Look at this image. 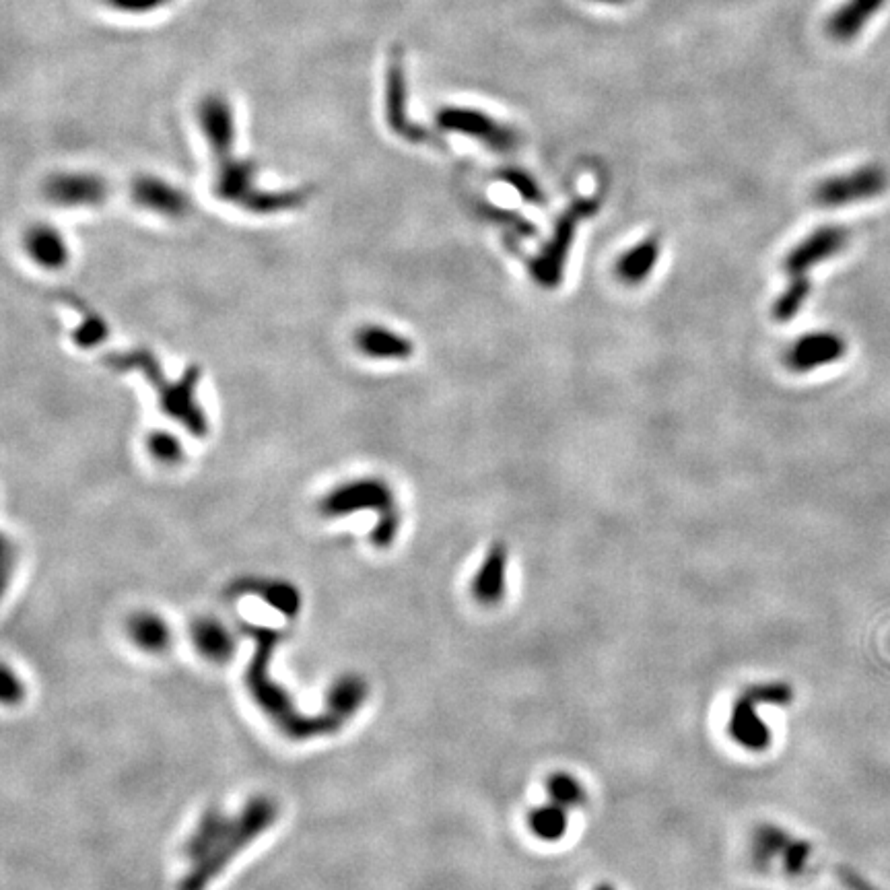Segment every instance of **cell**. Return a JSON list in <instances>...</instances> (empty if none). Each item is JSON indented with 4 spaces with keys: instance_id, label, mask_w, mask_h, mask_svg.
Here are the masks:
<instances>
[{
    "instance_id": "9a60e30c",
    "label": "cell",
    "mask_w": 890,
    "mask_h": 890,
    "mask_svg": "<svg viewBox=\"0 0 890 890\" xmlns=\"http://www.w3.org/2000/svg\"><path fill=\"white\" fill-rule=\"evenodd\" d=\"M258 174L260 167L256 161L233 155L215 165L211 192L217 200L239 209V204L258 188Z\"/></svg>"
},
{
    "instance_id": "4dcf8cb0",
    "label": "cell",
    "mask_w": 890,
    "mask_h": 890,
    "mask_svg": "<svg viewBox=\"0 0 890 890\" xmlns=\"http://www.w3.org/2000/svg\"><path fill=\"white\" fill-rule=\"evenodd\" d=\"M104 3L122 15H151L167 7L171 0H104Z\"/></svg>"
},
{
    "instance_id": "1f68e13d",
    "label": "cell",
    "mask_w": 890,
    "mask_h": 890,
    "mask_svg": "<svg viewBox=\"0 0 890 890\" xmlns=\"http://www.w3.org/2000/svg\"><path fill=\"white\" fill-rule=\"evenodd\" d=\"M272 606H277L285 612H295L299 608V594L287 586V584H272L262 594Z\"/></svg>"
},
{
    "instance_id": "f546056e",
    "label": "cell",
    "mask_w": 890,
    "mask_h": 890,
    "mask_svg": "<svg viewBox=\"0 0 890 890\" xmlns=\"http://www.w3.org/2000/svg\"><path fill=\"white\" fill-rule=\"evenodd\" d=\"M499 178L507 186H511L513 190H516L526 202H530V204H544L546 202V196L542 194L540 186L536 184V180L528 174V171L518 169V167H507V169L499 171Z\"/></svg>"
},
{
    "instance_id": "44dd1931",
    "label": "cell",
    "mask_w": 890,
    "mask_h": 890,
    "mask_svg": "<svg viewBox=\"0 0 890 890\" xmlns=\"http://www.w3.org/2000/svg\"><path fill=\"white\" fill-rule=\"evenodd\" d=\"M662 254V246L658 242V237H647L643 242L635 244L629 252H625L619 260H616L614 272L619 277L621 283L635 287L641 285L652 270L656 268V262Z\"/></svg>"
},
{
    "instance_id": "7c38bea8",
    "label": "cell",
    "mask_w": 890,
    "mask_h": 890,
    "mask_svg": "<svg viewBox=\"0 0 890 890\" xmlns=\"http://www.w3.org/2000/svg\"><path fill=\"white\" fill-rule=\"evenodd\" d=\"M406 97L408 89H406L402 50L394 48L390 54L388 75H386V122L394 134L402 136L408 143H431L433 141L431 132L408 120Z\"/></svg>"
},
{
    "instance_id": "e0dca14e",
    "label": "cell",
    "mask_w": 890,
    "mask_h": 890,
    "mask_svg": "<svg viewBox=\"0 0 890 890\" xmlns=\"http://www.w3.org/2000/svg\"><path fill=\"white\" fill-rule=\"evenodd\" d=\"M56 299L77 312L79 322L71 330V342L81 351H95L101 345H106L112 330L110 322L104 318V314L97 312L95 307L85 301L81 295L73 291H60Z\"/></svg>"
},
{
    "instance_id": "cb8c5ba5",
    "label": "cell",
    "mask_w": 890,
    "mask_h": 890,
    "mask_svg": "<svg viewBox=\"0 0 890 890\" xmlns=\"http://www.w3.org/2000/svg\"><path fill=\"white\" fill-rule=\"evenodd\" d=\"M546 792H549L551 802L567 810L581 806L588 798L586 785L569 771H555L549 779H546Z\"/></svg>"
},
{
    "instance_id": "4fadbf2b",
    "label": "cell",
    "mask_w": 890,
    "mask_h": 890,
    "mask_svg": "<svg viewBox=\"0 0 890 890\" xmlns=\"http://www.w3.org/2000/svg\"><path fill=\"white\" fill-rule=\"evenodd\" d=\"M849 242V229L839 225H825L812 231L808 237L785 256L783 268L790 279L806 277V272L818 266L820 262L831 260L837 256Z\"/></svg>"
},
{
    "instance_id": "277c9868",
    "label": "cell",
    "mask_w": 890,
    "mask_h": 890,
    "mask_svg": "<svg viewBox=\"0 0 890 890\" xmlns=\"http://www.w3.org/2000/svg\"><path fill=\"white\" fill-rule=\"evenodd\" d=\"M598 207L600 204L596 198H581L575 200L561 215L549 244H546L544 250L530 262V275L540 287L557 289L563 283L565 262L573 246L577 225L584 219L592 217L598 211Z\"/></svg>"
},
{
    "instance_id": "f1b7e54d",
    "label": "cell",
    "mask_w": 890,
    "mask_h": 890,
    "mask_svg": "<svg viewBox=\"0 0 890 890\" xmlns=\"http://www.w3.org/2000/svg\"><path fill=\"white\" fill-rule=\"evenodd\" d=\"M748 699L755 701L757 705H790L794 701V689L787 682H763L752 684L750 689L744 691Z\"/></svg>"
},
{
    "instance_id": "9c48e42d",
    "label": "cell",
    "mask_w": 890,
    "mask_h": 890,
    "mask_svg": "<svg viewBox=\"0 0 890 890\" xmlns=\"http://www.w3.org/2000/svg\"><path fill=\"white\" fill-rule=\"evenodd\" d=\"M194 116L204 145H207L215 163L233 157L237 143V118L231 99L223 93L204 95L196 104Z\"/></svg>"
},
{
    "instance_id": "e575fe53",
    "label": "cell",
    "mask_w": 890,
    "mask_h": 890,
    "mask_svg": "<svg viewBox=\"0 0 890 890\" xmlns=\"http://www.w3.org/2000/svg\"><path fill=\"white\" fill-rule=\"evenodd\" d=\"M594 890H616L612 884H608V882H602V884H598Z\"/></svg>"
},
{
    "instance_id": "7402d4cb",
    "label": "cell",
    "mask_w": 890,
    "mask_h": 890,
    "mask_svg": "<svg viewBox=\"0 0 890 890\" xmlns=\"http://www.w3.org/2000/svg\"><path fill=\"white\" fill-rule=\"evenodd\" d=\"M143 450L155 466L165 468V470H174V468L184 466L186 458H188L186 445L180 439V435L169 431V429H159V427L145 433Z\"/></svg>"
},
{
    "instance_id": "4316f807",
    "label": "cell",
    "mask_w": 890,
    "mask_h": 890,
    "mask_svg": "<svg viewBox=\"0 0 890 890\" xmlns=\"http://www.w3.org/2000/svg\"><path fill=\"white\" fill-rule=\"evenodd\" d=\"M132 637L141 647L157 652V649H163L167 645L169 629L157 619V616L143 614L132 623Z\"/></svg>"
},
{
    "instance_id": "30bf717a",
    "label": "cell",
    "mask_w": 890,
    "mask_h": 890,
    "mask_svg": "<svg viewBox=\"0 0 890 890\" xmlns=\"http://www.w3.org/2000/svg\"><path fill=\"white\" fill-rule=\"evenodd\" d=\"M25 258L44 272H62L71 266L73 248L66 233L50 221H33L21 233Z\"/></svg>"
},
{
    "instance_id": "d6a6232c",
    "label": "cell",
    "mask_w": 890,
    "mask_h": 890,
    "mask_svg": "<svg viewBox=\"0 0 890 890\" xmlns=\"http://www.w3.org/2000/svg\"><path fill=\"white\" fill-rule=\"evenodd\" d=\"M21 697H23V689H21L19 680L9 670H5V680H3V699H5V703H17V701H21Z\"/></svg>"
},
{
    "instance_id": "603a6c76",
    "label": "cell",
    "mask_w": 890,
    "mask_h": 890,
    "mask_svg": "<svg viewBox=\"0 0 890 890\" xmlns=\"http://www.w3.org/2000/svg\"><path fill=\"white\" fill-rule=\"evenodd\" d=\"M528 827L540 841L557 843L559 839L565 837V833L569 829L567 808H563L555 802L542 804L530 812Z\"/></svg>"
},
{
    "instance_id": "5bb4252c",
    "label": "cell",
    "mask_w": 890,
    "mask_h": 890,
    "mask_svg": "<svg viewBox=\"0 0 890 890\" xmlns=\"http://www.w3.org/2000/svg\"><path fill=\"white\" fill-rule=\"evenodd\" d=\"M847 353V342L835 332H812L798 338L785 353V365L794 373H808L833 365Z\"/></svg>"
},
{
    "instance_id": "8fae6325",
    "label": "cell",
    "mask_w": 890,
    "mask_h": 890,
    "mask_svg": "<svg viewBox=\"0 0 890 890\" xmlns=\"http://www.w3.org/2000/svg\"><path fill=\"white\" fill-rule=\"evenodd\" d=\"M353 349L371 363H402L415 357V340L380 322L359 324L353 332Z\"/></svg>"
},
{
    "instance_id": "d6986e66",
    "label": "cell",
    "mask_w": 890,
    "mask_h": 890,
    "mask_svg": "<svg viewBox=\"0 0 890 890\" xmlns=\"http://www.w3.org/2000/svg\"><path fill=\"white\" fill-rule=\"evenodd\" d=\"M507 590V546L493 542L483 565L472 579V598L483 606H495L505 598Z\"/></svg>"
},
{
    "instance_id": "5b68a950",
    "label": "cell",
    "mask_w": 890,
    "mask_h": 890,
    "mask_svg": "<svg viewBox=\"0 0 890 890\" xmlns=\"http://www.w3.org/2000/svg\"><path fill=\"white\" fill-rule=\"evenodd\" d=\"M890 188V171L882 163H866L847 174L820 180L812 192L814 202L825 209L849 207L882 196Z\"/></svg>"
},
{
    "instance_id": "6da1fadb",
    "label": "cell",
    "mask_w": 890,
    "mask_h": 890,
    "mask_svg": "<svg viewBox=\"0 0 890 890\" xmlns=\"http://www.w3.org/2000/svg\"><path fill=\"white\" fill-rule=\"evenodd\" d=\"M101 363L114 373H139L153 388L161 415L184 427L188 435L204 439L211 433L207 408L200 402V384L204 378L202 365L192 363L184 369L180 378L171 380L167 378V373H163L159 357L147 347L112 351L104 355Z\"/></svg>"
},
{
    "instance_id": "83f0119b",
    "label": "cell",
    "mask_w": 890,
    "mask_h": 890,
    "mask_svg": "<svg viewBox=\"0 0 890 890\" xmlns=\"http://www.w3.org/2000/svg\"><path fill=\"white\" fill-rule=\"evenodd\" d=\"M363 699H365V684L357 678H345L336 684V689L330 695L332 713L340 717H349Z\"/></svg>"
},
{
    "instance_id": "52a82bcc",
    "label": "cell",
    "mask_w": 890,
    "mask_h": 890,
    "mask_svg": "<svg viewBox=\"0 0 890 890\" xmlns=\"http://www.w3.org/2000/svg\"><path fill=\"white\" fill-rule=\"evenodd\" d=\"M435 120L441 130L464 134L468 139L483 143L487 149L495 153H511L520 145V134L516 128L507 126L505 122H499L497 118L481 110L448 106L437 112Z\"/></svg>"
},
{
    "instance_id": "ffe728a7",
    "label": "cell",
    "mask_w": 890,
    "mask_h": 890,
    "mask_svg": "<svg viewBox=\"0 0 890 890\" xmlns=\"http://www.w3.org/2000/svg\"><path fill=\"white\" fill-rule=\"evenodd\" d=\"M312 194H314L312 186L283 188V190H268L258 186L242 204H239V209L256 217H277L303 209L305 204L310 202Z\"/></svg>"
},
{
    "instance_id": "8992f818",
    "label": "cell",
    "mask_w": 890,
    "mask_h": 890,
    "mask_svg": "<svg viewBox=\"0 0 890 890\" xmlns=\"http://www.w3.org/2000/svg\"><path fill=\"white\" fill-rule=\"evenodd\" d=\"M40 190L44 200L58 209H99L112 194L108 178L87 169L52 171Z\"/></svg>"
},
{
    "instance_id": "2e32d148",
    "label": "cell",
    "mask_w": 890,
    "mask_h": 890,
    "mask_svg": "<svg viewBox=\"0 0 890 890\" xmlns=\"http://www.w3.org/2000/svg\"><path fill=\"white\" fill-rule=\"evenodd\" d=\"M888 0H845L827 19V36L837 44H851L884 11Z\"/></svg>"
},
{
    "instance_id": "836d02e7",
    "label": "cell",
    "mask_w": 890,
    "mask_h": 890,
    "mask_svg": "<svg viewBox=\"0 0 890 890\" xmlns=\"http://www.w3.org/2000/svg\"><path fill=\"white\" fill-rule=\"evenodd\" d=\"M592 3H600V5H625L629 0H592Z\"/></svg>"
},
{
    "instance_id": "ac0fdd59",
    "label": "cell",
    "mask_w": 890,
    "mask_h": 890,
    "mask_svg": "<svg viewBox=\"0 0 890 890\" xmlns=\"http://www.w3.org/2000/svg\"><path fill=\"white\" fill-rule=\"evenodd\" d=\"M728 734L732 740L752 752H761L771 746L773 734L767 722L761 717L757 703L748 699L746 695L738 697L732 705L730 720H728Z\"/></svg>"
},
{
    "instance_id": "3957f363",
    "label": "cell",
    "mask_w": 890,
    "mask_h": 890,
    "mask_svg": "<svg viewBox=\"0 0 890 890\" xmlns=\"http://www.w3.org/2000/svg\"><path fill=\"white\" fill-rule=\"evenodd\" d=\"M275 804L268 802L266 798L254 800L248 810L235 820L233 829L227 833V837L215 845L211 851V858L202 860L196 864V868L182 880L180 890H202L207 886L217 872H221L231 860L233 855L242 851L256 835H260L272 820H275Z\"/></svg>"
},
{
    "instance_id": "ba28073f",
    "label": "cell",
    "mask_w": 890,
    "mask_h": 890,
    "mask_svg": "<svg viewBox=\"0 0 890 890\" xmlns=\"http://www.w3.org/2000/svg\"><path fill=\"white\" fill-rule=\"evenodd\" d=\"M128 198L136 209L157 219L182 223L194 215L192 196L178 184L153 174H141L130 180Z\"/></svg>"
},
{
    "instance_id": "d4e9b609",
    "label": "cell",
    "mask_w": 890,
    "mask_h": 890,
    "mask_svg": "<svg viewBox=\"0 0 890 890\" xmlns=\"http://www.w3.org/2000/svg\"><path fill=\"white\" fill-rule=\"evenodd\" d=\"M810 291H812V285H810L808 277L792 279L790 285H787V289L773 303V320H777V322L794 320L804 307V303L808 301Z\"/></svg>"
},
{
    "instance_id": "484cf974",
    "label": "cell",
    "mask_w": 890,
    "mask_h": 890,
    "mask_svg": "<svg viewBox=\"0 0 890 890\" xmlns=\"http://www.w3.org/2000/svg\"><path fill=\"white\" fill-rule=\"evenodd\" d=\"M194 641L200 652L213 660H225L233 652V641L229 633L217 623L196 625Z\"/></svg>"
},
{
    "instance_id": "7a4b0ae2",
    "label": "cell",
    "mask_w": 890,
    "mask_h": 890,
    "mask_svg": "<svg viewBox=\"0 0 890 890\" xmlns=\"http://www.w3.org/2000/svg\"><path fill=\"white\" fill-rule=\"evenodd\" d=\"M320 516L328 520L347 518L353 513L371 511L378 516L371 540L380 549H388L402 528V511L394 487L380 474L353 476L328 489L318 501Z\"/></svg>"
}]
</instances>
